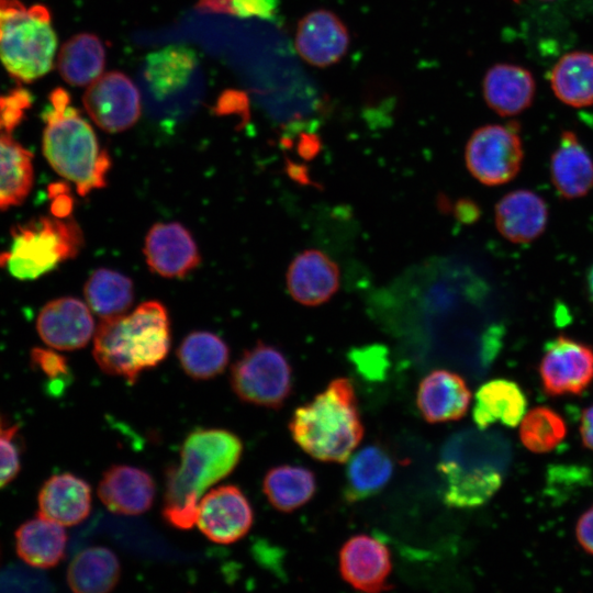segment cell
I'll return each instance as SVG.
<instances>
[{
	"label": "cell",
	"instance_id": "6da1fadb",
	"mask_svg": "<svg viewBox=\"0 0 593 593\" xmlns=\"http://www.w3.org/2000/svg\"><path fill=\"white\" fill-rule=\"evenodd\" d=\"M243 454L240 438L222 428H197L182 443L180 463L166 470L163 517L175 528L197 523L202 493L236 468Z\"/></svg>",
	"mask_w": 593,
	"mask_h": 593
},
{
	"label": "cell",
	"instance_id": "7a4b0ae2",
	"mask_svg": "<svg viewBox=\"0 0 593 593\" xmlns=\"http://www.w3.org/2000/svg\"><path fill=\"white\" fill-rule=\"evenodd\" d=\"M170 348L166 307L147 301L128 315L102 318L94 333L93 357L110 376L137 382L143 371L159 365Z\"/></svg>",
	"mask_w": 593,
	"mask_h": 593
},
{
	"label": "cell",
	"instance_id": "3957f363",
	"mask_svg": "<svg viewBox=\"0 0 593 593\" xmlns=\"http://www.w3.org/2000/svg\"><path fill=\"white\" fill-rule=\"evenodd\" d=\"M43 119V153L53 169L86 195L103 188L111 167L109 153L100 147L92 126L70 105L63 88L54 89Z\"/></svg>",
	"mask_w": 593,
	"mask_h": 593
},
{
	"label": "cell",
	"instance_id": "277c9868",
	"mask_svg": "<svg viewBox=\"0 0 593 593\" xmlns=\"http://www.w3.org/2000/svg\"><path fill=\"white\" fill-rule=\"evenodd\" d=\"M289 430L295 444L312 458L323 462L347 461L363 436L351 381L332 380L325 390L293 412Z\"/></svg>",
	"mask_w": 593,
	"mask_h": 593
},
{
	"label": "cell",
	"instance_id": "5b68a950",
	"mask_svg": "<svg viewBox=\"0 0 593 593\" xmlns=\"http://www.w3.org/2000/svg\"><path fill=\"white\" fill-rule=\"evenodd\" d=\"M56 47L57 37L45 5L25 7L19 0H0V60L13 78L31 82L47 74Z\"/></svg>",
	"mask_w": 593,
	"mask_h": 593
},
{
	"label": "cell",
	"instance_id": "8992f818",
	"mask_svg": "<svg viewBox=\"0 0 593 593\" xmlns=\"http://www.w3.org/2000/svg\"><path fill=\"white\" fill-rule=\"evenodd\" d=\"M82 245V232L74 220L38 217L12 228L0 267L16 279L33 280L75 258Z\"/></svg>",
	"mask_w": 593,
	"mask_h": 593
},
{
	"label": "cell",
	"instance_id": "52a82bcc",
	"mask_svg": "<svg viewBox=\"0 0 593 593\" xmlns=\"http://www.w3.org/2000/svg\"><path fill=\"white\" fill-rule=\"evenodd\" d=\"M230 384L240 401L278 410L292 393V368L280 349L259 340L234 362Z\"/></svg>",
	"mask_w": 593,
	"mask_h": 593
},
{
	"label": "cell",
	"instance_id": "ba28073f",
	"mask_svg": "<svg viewBox=\"0 0 593 593\" xmlns=\"http://www.w3.org/2000/svg\"><path fill=\"white\" fill-rule=\"evenodd\" d=\"M465 160L469 172L485 186L510 182L524 160L518 123L511 121L477 128L466 145Z\"/></svg>",
	"mask_w": 593,
	"mask_h": 593
},
{
	"label": "cell",
	"instance_id": "9c48e42d",
	"mask_svg": "<svg viewBox=\"0 0 593 593\" xmlns=\"http://www.w3.org/2000/svg\"><path fill=\"white\" fill-rule=\"evenodd\" d=\"M538 371L547 394L579 395L593 382V347L558 335L545 345Z\"/></svg>",
	"mask_w": 593,
	"mask_h": 593
},
{
	"label": "cell",
	"instance_id": "30bf717a",
	"mask_svg": "<svg viewBox=\"0 0 593 593\" xmlns=\"http://www.w3.org/2000/svg\"><path fill=\"white\" fill-rule=\"evenodd\" d=\"M82 102L92 121L109 133L132 127L142 110L138 89L120 71L108 72L91 82Z\"/></svg>",
	"mask_w": 593,
	"mask_h": 593
},
{
	"label": "cell",
	"instance_id": "8fae6325",
	"mask_svg": "<svg viewBox=\"0 0 593 593\" xmlns=\"http://www.w3.org/2000/svg\"><path fill=\"white\" fill-rule=\"evenodd\" d=\"M253 522V507L236 485L213 489L199 502L197 525L213 542H236L249 532Z\"/></svg>",
	"mask_w": 593,
	"mask_h": 593
},
{
	"label": "cell",
	"instance_id": "7c38bea8",
	"mask_svg": "<svg viewBox=\"0 0 593 593\" xmlns=\"http://www.w3.org/2000/svg\"><path fill=\"white\" fill-rule=\"evenodd\" d=\"M149 269L165 278H183L201 262L191 233L180 223H157L150 227L144 244Z\"/></svg>",
	"mask_w": 593,
	"mask_h": 593
},
{
	"label": "cell",
	"instance_id": "4fadbf2b",
	"mask_svg": "<svg viewBox=\"0 0 593 593\" xmlns=\"http://www.w3.org/2000/svg\"><path fill=\"white\" fill-rule=\"evenodd\" d=\"M338 557L340 575L354 589L370 593L391 589V555L380 540L355 535L342 546Z\"/></svg>",
	"mask_w": 593,
	"mask_h": 593
},
{
	"label": "cell",
	"instance_id": "5bb4252c",
	"mask_svg": "<svg viewBox=\"0 0 593 593\" xmlns=\"http://www.w3.org/2000/svg\"><path fill=\"white\" fill-rule=\"evenodd\" d=\"M36 329L47 346L57 350H76L91 339L94 322L82 301L64 296L48 302L41 310Z\"/></svg>",
	"mask_w": 593,
	"mask_h": 593
},
{
	"label": "cell",
	"instance_id": "9a60e30c",
	"mask_svg": "<svg viewBox=\"0 0 593 593\" xmlns=\"http://www.w3.org/2000/svg\"><path fill=\"white\" fill-rule=\"evenodd\" d=\"M349 41L343 21L332 11L320 9L307 13L299 22L294 46L307 64L327 67L345 56Z\"/></svg>",
	"mask_w": 593,
	"mask_h": 593
},
{
	"label": "cell",
	"instance_id": "2e32d148",
	"mask_svg": "<svg viewBox=\"0 0 593 593\" xmlns=\"http://www.w3.org/2000/svg\"><path fill=\"white\" fill-rule=\"evenodd\" d=\"M339 288V268L325 253L306 249L294 257L287 271V289L305 306L327 302Z\"/></svg>",
	"mask_w": 593,
	"mask_h": 593
},
{
	"label": "cell",
	"instance_id": "e0dca14e",
	"mask_svg": "<svg viewBox=\"0 0 593 593\" xmlns=\"http://www.w3.org/2000/svg\"><path fill=\"white\" fill-rule=\"evenodd\" d=\"M156 484L144 469L130 465L108 468L98 484V496L112 513L139 515L154 502Z\"/></svg>",
	"mask_w": 593,
	"mask_h": 593
},
{
	"label": "cell",
	"instance_id": "ac0fdd59",
	"mask_svg": "<svg viewBox=\"0 0 593 593\" xmlns=\"http://www.w3.org/2000/svg\"><path fill=\"white\" fill-rule=\"evenodd\" d=\"M548 205L536 192L517 189L506 193L495 205V226L514 244L536 240L548 224Z\"/></svg>",
	"mask_w": 593,
	"mask_h": 593
},
{
	"label": "cell",
	"instance_id": "d6986e66",
	"mask_svg": "<svg viewBox=\"0 0 593 593\" xmlns=\"http://www.w3.org/2000/svg\"><path fill=\"white\" fill-rule=\"evenodd\" d=\"M471 392L459 374L437 369L426 374L417 389V407L428 423L458 421L468 412Z\"/></svg>",
	"mask_w": 593,
	"mask_h": 593
},
{
	"label": "cell",
	"instance_id": "ffe728a7",
	"mask_svg": "<svg viewBox=\"0 0 593 593\" xmlns=\"http://www.w3.org/2000/svg\"><path fill=\"white\" fill-rule=\"evenodd\" d=\"M488 107L501 116H515L528 109L536 94V81L525 67L501 63L490 67L482 81Z\"/></svg>",
	"mask_w": 593,
	"mask_h": 593
},
{
	"label": "cell",
	"instance_id": "44dd1931",
	"mask_svg": "<svg viewBox=\"0 0 593 593\" xmlns=\"http://www.w3.org/2000/svg\"><path fill=\"white\" fill-rule=\"evenodd\" d=\"M549 174L563 199L583 198L593 189V158L574 132L566 130L560 134L550 156Z\"/></svg>",
	"mask_w": 593,
	"mask_h": 593
},
{
	"label": "cell",
	"instance_id": "7402d4cb",
	"mask_svg": "<svg viewBox=\"0 0 593 593\" xmlns=\"http://www.w3.org/2000/svg\"><path fill=\"white\" fill-rule=\"evenodd\" d=\"M37 505L41 516L63 526L77 525L90 514V485L70 472L54 474L42 485Z\"/></svg>",
	"mask_w": 593,
	"mask_h": 593
},
{
	"label": "cell",
	"instance_id": "603a6c76",
	"mask_svg": "<svg viewBox=\"0 0 593 593\" xmlns=\"http://www.w3.org/2000/svg\"><path fill=\"white\" fill-rule=\"evenodd\" d=\"M18 556L29 566L47 569L65 557L67 533L64 526L40 514L21 524L14 533Z\"/></svg>",
	"mask_w": 593,
	"mask_h": 593
},
{
	"label": "cell",
	"instance_id": "cb8c5ba5",
	"mask_svg": "<svg viewBox=\"0 0 593 593\" xmlns=\"http://www.w3.org/2000/svg\"><path fill=\"white\" fill-rule=\"evenodd\" d=\"M526 407V396L516 382L494 379L477 391L472 417L480 429L496 422L515 427L524 417Z\"/></svg>",
	"mask_w": 593,
	"mask_h": 593
},
{
	"label": "cell",
	"instance_id": "d4e9b609",
	"mask_svg": "<svg viewBox=\"0 0 593 593\" xmlns=\"http://www.w3.org/2000/svg\"><path fill=\"white\" fill-rule=\"evenodd\" d=\"M344 499L355 503L379 493L390 481L394 462L380 445H369L348 459Z\"/></svg>",
	"mask_w": 593,
	"mask_h": 593
},
{
	"label": "cell",
	"instance_id": "484cf974",
	"mask_svg": "<svg viewBox=\"0 0 593 593\" xmlns=\"http://www.w3.org/2000/svg\"><path fill=\"white\" fill-rule=\"evenodd\" d=\"M556 98L572 108L593 105V53L572 51L561 56L549 74Z\"/></svg>",
	"mask_w": 593,
	"mask_h": 593
},
{
	"label": "cell",
	"instance_id": "4316f807",
	"mask_svg": "<svg viewBox=\"0 0 593 593\" xmlns=\"http://www.w3.org/2000/svg\"><path fill=\"white\" fill-rule=\"evenodd\" d=\"M121 564L116 555L105 547L80 551L69 563L67 583L76 593H105L119 583Z\"/></svg>",
	"mask_w": 593,
	"mask_h": 593
},
{
	"label": "cell",
	"instance_id": "83f0119b",
	"mask_svg": "<svg viewBox=\"0 0 593 593\" xmlns=\"http://www.w3.org/2000/svg\"><path fill=\"white\" fill-rule=\"evenodd\" d=\"M316 477L302 466L279 465L262 480V492L273 508L291 513L306 504L316 492Z\"/></svg>",
	"mask_w": 593,
	"mask_h": 593
},
{
	"label": "cell",
	"instance_id": "f1b7e54d",
	"mask_svg": "<svg viewBox=\"0 0 593 593\" xmlns=\"http://www.w3.org/2000/svg\"><path fill=\"white\" fill-rule=\"evenodd\" d=\"M105 66V48L94 34L80 33L70 37L60 48L57 68L61 78L71 86H87L100 77Z\"/></svg>",
	"mask_w": 593,
	"mask_h": 593
},
{
	"label": "cell",
	"instance_id": "f546056e",
	"mask_svg": "<svg viewBox=\"0 0 593 593\" xmlns=\"http://www.w3.org/2000/svg\"><path fill=\"white\" fill-rule=\"evenodd\" d=\"M32 184V153L0 130V210L21 204Z\"/></svg>",
	"mask_w": 593,
	"mask_h": 593
},
{
	"label": "cell",
	"instance_id": "4dcf8cb0",
	"mask_svg": "<svg viewBox=\"0 0 593 593\" xmlns=\"http://www.w3.org/2000/svg\"><path fill=\"white\" fill-rule=\"evenodd\" d=\"M177 357L187 376L194 380H210L223 373L227 367L230 349L217 335L195 331L183 338Z\"/></svg>",
	"mask_w": 593,
	"mask_h": 593
},
{
	"label": "cell",
	"instance_id": "1f68e13d",
	"mask_svg": "<svg viewBox=\"0 0 593 593\" xmlns=\"http://www.w3.org/2000/svg\"><path fill=\"white\" fill-rule=\"evenodd\" d=\"M197 65V54L187 46L171 45L149 54L145 79L156 97H166L184 86Z\"/></svg>",
	"mask_w": 593,
	"mask_h": 593
},
{
	"label": "cell",
	"instance_id": "d6a6232c",
	"mask_svg": "<svg viewBox=\"0 0 593 593\" xmlns=\"http://www.w3.org/2000/svg\"><path fill=\"white\" fill-rule=\"evenodd\" d=\"M83 293L90 309L102 318L122 315L134 300L132 280L107 268L92 272L86 281Z\"/></svg>",
	"mask_w": 593,
	"mask_h": 593
},
{
	"label": "cell",
	"instance_id": "836d02e7",
	"mask_svg": "<svg viewBox=\"0 0 593 593\" xmlns=\"http://www.w3.org/2000/svg\"><path fill=\"white\" fill-rule=\"evenodd\" d=\"M443 500L447 506L470 508L486 503L502 484L501 470L479 473L446 472Z\"/></svg>",
	"mask_w": 593,
	"mask_h": 593
},
{
	"label": "cell",
	"instance_id": "e575fe53",
	"mask_svg": "<svg viewBox=\"0 0 593 593\" xmlns=\"http://www.w3.org/2000/svg\"><path fill=\"white\" fill-rule=\"evenodd\" d=\"M567 426L563 418L546 406L532 409L524 415L519 427L522 444L537 454L549 452L566 437Z\"/></svg>",
	"mask_w": 593,
	"mask_h": 593
},
{
	"label": "cell",
	"instance_id": "d590c367",
	"mask_svg": "<svg viewBox=\"0 0 593 593\" xmlns=\"http://www.w3.org/2000/svg\"><path fill=\"white\" fill-rule=\"evenodd\" d=\"M197 8L208 13H224L237 18L273 20L278 13L277 0H199Z\"/></svg>",
	"mask_w": 593,
	"mask_h": 593
},
{
	"label": "cell",
	"instance_id": "8d00e7d4",
	"mask_svg": "<svg viewBox=\"0 0 593 593\" xmlns=\"http://www.w3.org/2000/svg\"><path fill=\"white\" fill-rule=\"evenodd\" d=\"M20 469L19 425L9 422L0 413V489L8 485Z\"/></svg>",
	"mask_w": 593,
	"mask_h": 593
},
{
	"label": "cell",
	"instance_id": "74e56055",
	"mask_svg": "<svg viewBox=\"0 0 593 593\" xmlns=\"http://www.w3.org/2000/svg\"><path fill=\"white\" fill-rule=\"evenodd\" d=\"M30 104L31 97L23 89L14 90L0 98V130L11 133L21 122Z\"/></svg>",
	"mask_w": 593,
	"mask_h": 593
},
{
	"label": "cell",
	"instance_id": "f35d334b",
	"mask_svg": "<svg viewBox=\"0 0 593 593\" xmlns=\"http://www.w3.org/2000/svg\"><path fill=\"white\" fill-rule=\"evenodd\" d=\"M32 363L51 379H60L69 374L67 359L46 348H34L31 351Z\"/></svg>",
	"mask_w": 593,
	"mask_h": 593
},
{
	"label": "cell",
	"instance_id": "ab89813d",
	"mask_svg": "<svg viewBox=\"0 0 593 593\" xmlns=\"http://www.w3.org/2000/svg\"><path fill=\"white\" fill-rule=\"evenodd\" d=\"M575 534L581 547L593 555V504L579 518Z\"/></svg>",
	"mask_w": 593,
	"mask_h": 593
},
{
	"label": "cell",
	"instance_id": "60d3db41",
	"mask_svg": "<svg viewBox=\"0 0 593 593\" xmlns=\"http://www.w3.org/2000/svg\"><path fill=\"white\" fill-rule=\"evenodd\" d=\"M51 191L54 193V202L52 211L56 217L68 216L72 210V200L66 195V186L64 183H55Z\"/></svg>",
	"mask_w": 593,
	"mask_h": 593
},
{
	"label": "cell",
	"instance_id": "b9f144b4",
	"mask_svg": "<svg viewBox=\"0 0 593 593\" xmlns=\"http://www.w3.org/2000/svg\"><path fill=\"white\" fill-rule=\"evenodd\" d=\"M580 434L583 445L593 450V405L586 407L582 413Z\"/></svg>",
	"mask_w": 593,
	"mask_h": 593
},
{
	"label": "cell",
	"instance_id": "7bdbcfd3",
	"mask_svg": "<svg viewBox=\"0 0 593 593\" xmlns=\"http://www.w3.org/2000/svg\"><path fill=\"white\" fill-rule=\"evenodd\" d=\"M585 291L590 302L593 304V264L585 275Z\"/></svg>",
	"mask_w": 593,
	"mask_h": 593
},
{
	"label": "cell",
	"instance_id": "ee69618b",
	"mask_svg": "<svg viewBox=\"0 0 593 593\" xmlns=\"http://www.w3.org/2000/svg\"><path fill=\"white\" fill-rule=\"evenodd\" d=\"M512 1H514V2H521V1H523V0H512ZM544 1H551V0H544Z\"/></svg>",
	"mask_w": 593,
	"mask_h": 593
}]
</instances>
